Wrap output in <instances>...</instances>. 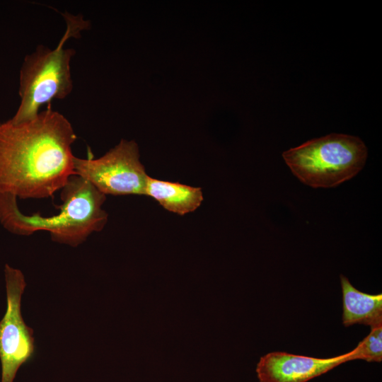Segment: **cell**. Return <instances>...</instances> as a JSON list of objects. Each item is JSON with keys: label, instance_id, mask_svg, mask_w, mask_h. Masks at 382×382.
<instances>
[{"label": "cell", "instance_id": "cell-1", "mask_svg": "<svg viewBox=\"0 0 382 382\" xmlns=\"http://www.w3.org/2000/svg\"><path fill=\"white\" fill-rule=\"evenodd\" d=\"M70 122L47 107L20 123H0V192L21 199L53 197L74 173Z\"/></svg>", "mask_w": 382, "mask_h": 382}, {"label": "cell", "instance_id": "cell-2", "mask_svg": "<svg viewBox=\"0 0 382 382\" xmlns=\"http://www.w3.org/2000/svg\"><path fill=\"white\" fill-rule=\"evenodd\" d=\"M61 190L60 212L50 216L39 213L25 215L18 209L17 197L0 192V223L8 231L30 236L45 231L52 240L77 247L93 232L103 230L108 214L102 208L106 195L83 178L72 175Z\"/></svg>", "mask_w": 382, "mask_h": 382}, {"label": "cell", "instance_id": "cell-3", "mask_svg": "<svg viewBox=\"0 0 382 382\" xmlns=\"http://www.w3.org/2000/svg\"><path fill=\"white\" fill-rule=\"evenodd\" d=\"M63 16L66 29L57 46L51 49L39 45L23 60L19 76L21 103L10 119L14 123L35 117L42 106L53 100L64 99L72 91L71 60L75 50L64 45L71 37H81V32L88 28L89 22L81 15L64 13Z\"/></svg>", "mask_w": 382, "mask_h": 382}, {"label": "cell", "instance_id": "cell-4", "mask_svg": "<svg viewBox=\"0 0 382 382\" xmlns=\"http://www.w3.org/2000/svg\"><path fill=\"white\" fill-rule=\"evenodd\" d=\"M282 156L303 184L329 188L352 179L363 169L367 149L357 137L330 134L291 148Z\"/></svg>", "mask_w": 382, "mask_h": 382}, {"label": "cell", "instance_id": "cell-5", "mask_svg": "<svg viewBox=\"0 0 382 382\" xmlns=\"http://www.w3.org/2000/svg\"><path fill=\"white\" fill-rule=\"evenodd\" d=\"M74 175L91 183L104 195H146L148 175L139 160L137 144L122 139L98 158L74 156Z\"/></svg>", "mask_w": 382, "mask_h": 382}, {"label": "cell", "instance_id": "cell-6", "mask_svg": "<svg viewBox=\"0 0 382 382\" xmlns=\"http://www.w3.org/2000/svg\"><path fill=\"white\" fill-rule=\"evenodd\" d=\"M6 310L0 320L1 382H13L19 368L34 354L33 330L21 315V296L26 286L22 272L9 266L4 268Z\"/></svg>", "mask_w": 382, "mask_h": 382}, {"label": "cell", "instance_id": "cell-7", "mask_svg": "<svg viewBox=\"0 0 382 382\" xmlns=\"http://www.w3.org/2000/svg\"><path fill=\"white\" fill-rule=\"evenodd\" d=\"M351 351L331 358L320 359L283 352L262 356L257 364L260 382H307L351 361Z\"/></svg>", "mask_w": 382, "mask_h": 382}, {"label": "cell", "instance_id": "cell-8", "mask_svg": "<svg viewBox=\"0 0 382 382\" xmlns=\"http://www.w3.org/2000/svg\"><path fill=\"white\" fill-rule=\"evenodd\" d=\"M342 292V323L345 327L363 324L370 328L382 325V294H369L357 289L340 275Z\"/></svg>", "mask_w": 382, "mask_h": 382}, {"label": "cell", "instance_id": "cell-9", "mask_svg": "<svg viewBox=\"0 0 382 382\" xmlns=\"http://www.w3.org/2000/svg\"><path fill=\"white\" fill-rule=\"evenodd\" d=\"M146 195L157 200L169 212L184 215L196 210L203 201L200 187L159 180L148 176Z\"/></svg>", "mask_w": 382, "mask_h": 382}, {"label": "cell", "instance_id": "cell-10", "mask_svg": "<svg viewBox=\"0 0 382 382\" xmlns=\"http://www.w3.org/2000/svg\"><path fill=\"white\" fill-rule=\"evenodd\" d=\"M351 352V361L363 359L368 362H381L382 361V325L371 328L370 333Z\"/></svg>", "mask_w": 382, "mask_h": 382}]
</instances>
